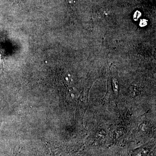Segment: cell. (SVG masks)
<instances>
[{
	"instance_id": "cell-1",
	"label": "cell",
	"mask_w": 156,
	"mask_h": 156,
	"mask_svg": "<svg viewBox=\"0 0 156 156\" xmlns=\"http://www.w3.org/2000/svg\"><path fill=\"white\" fill-rule=\"evenodd\" d=\"M140 16H141V13H140L139 11H136L134 15V20H135V21L138 20V18L140 17Z\"/></svg>"
},
{
	"instance_id": "cell-2",
	"label": "cell",
	"mask_w": 156,
	"mask_h": 156,
	"mask_svg": "<svg viewBox=\"0 0 156 156\" xmlns=\"http://www.w3.org/2000/svg\"><path fill=\"white\" fill-rule=\"evenodd\" d=\"M147 24V21L146 20H142L140 23V25L141 27L145 26Z\"/></svg>"
}]
</instances>
